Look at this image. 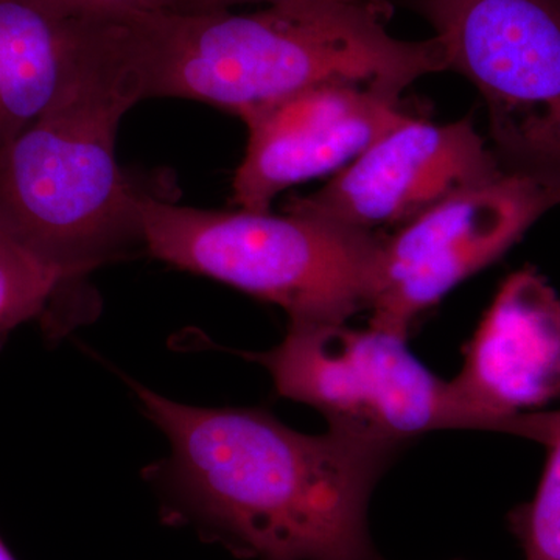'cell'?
<instances>
[{
	"mask_svg": "<svg viewBox=\"0 0 560 560\" xmlns=\"http://www.w3.org/2000/svg\"><path fill=\"white\" fill-rule=\"evenodd\" d=\"M65 18H116L175 11L176 0H40Z\"/></svg>",
	"mask_w": 560,
	"mask_h": 560,
	"instance_id": "cell-14",
	"label": "cell"
},
{
	"mask_svg": "<svg viewBox=\"0 0 560 560\" xmlns=\"http://www.w3.org/2000/svg\"><path fill=\"white\" fill-rule=\"evenodd\" d=\"M400 90L377 83L315 84L246 110L245 158L232 180V202L270 212L283 190L341 168L410 117Z\"/></svg>",
	"mask_w": 560,
	"mask_h": 560,
	"instance_id": "cell-9",
	"label": "cell"
},
{
	"mask_svg": "<svg viewBox=\"0 0 560 560\" xmlns=\"http://www.w3.org/2000/svg\"><path fill=\"white\" fill-rule=\"evenodd\" d=\"M130 385L171 442L176 514L253 559L378 560L368 508L404 445L304 434L265 410L190 407Z\"/></svg>",
	"mask_w": 560,
	"mask_h": 560,
	"instance_id": "cell-1",
	"label": "cell"
},
{
	"mask_svg": "<svg viewBox=\"0 0 560 560\" xmlns=\"http://www.w3.org/2000/svg\"><path fill=\"white\" fill-rule=\"evenodd\" d=\"M452 383L489 431L533 440L526 411L560 399V298L539 272L501 283Z\"/></svg>",
	"mask_w": 560,
	"mask_h": 560,
	"instance_id": "cell-10",
	"label": "cell"
},
{
	"mask_svg": "<svg viewBox=\"0 0 560 560\" xmlns=\"http://www.w3.org/2000/svg\"><path fill=\"white\" fill-rule=\"evenodd\" d=\"M558 205L560 191L503 173L408 221L383 243L370 326L408 338L419 316L499 260Z\"/></svg>",
	"mask_w": 560,
	"mask_h": 560,
	"instance_id": "cell-7",
	"label": "cell"
},
{
	"mask_svg": "<svg viewBox=\"0 0 560 560\" xmlns=\"http://www.w3.org/2000/svg\"><path fill=\"white\" fill-rule=\"evenodd\" d=\"M539 444L547 463L528 503L510 514V528L525 560H560V410L545 412Z\"/></svg>",
	"mask_w": 560,
	"mask_h": 560,
	"instance_id": "cell-13",
	"label": "cell"
},
{
	"mask_svg": "<svg viewBox=\"0 0 560 560\" xmlns=\"http://www.w3.org/2000/svg\"><path fill=\"white\" fill-rule=\"evenodd\" d=\"M480 91L501 168L560 191V0H404Z\"/></svg>",
	"mask_w": 560,
	"mask_h": 560,
	"instance_id": "cell-5",
	"label": "cell"
},
{
	"mask_svg": "<svg viewBox=\"0 0 560 560\" xmlns=\"http://www.w3.org/2000/svg\"><path fill=\"white\" fill-rule=\"evenodd\" d=\"M408 338L346 323L290 324L282 342L246 352L283 399L315 408L329 429L408 445L441 430L489 431L452 382L427 370Z\"/></svg>",
	"mask_w": 560,
	"mask_h": 560,
	"instance_id": "cell-6",
	"label": "cell"
},
{
	"mask_svg": "<svg viewBox=\"0 0 560 560\" xmlns=\"http://www.w3.org/2000/svg\"><path fill=\"white\" fill-rule=\"evenodd\" d=\"M150 91L131 16L88 18L57 98L0 150V226L61 276V298L142 245L139 205L149 190L121 171L116 139L125 114Z\"/></svg>",
	"mask_w": 560,
	"mask_h": 560,
	"instance_id": "cell-2",
	"label": "cell"
},
{
	"mask_svg": "<svg viewBox=\"0 0 560 560\" xmlns=\"http://www.w3.org/2000/svg\"><path fill=\"white\" fill-rule=\"evenodd\" d=\"M88 18H65L40 0H0V150L50 108Z\"/></svg>",
	"mask_w": 560,
	"mask_h": 560,
	"instance_id": "cell-11",
	"label": "cell"
},
{
	"mask_svg": "<svg viewBox=\"0 0 560 560\" xmlns=\"http://www.w3.org/2000/svg\"><path fill=\"white\" fill-rule=\"evenodd\" d=\"M390 0H280L249 14H135L150 98H189L241 117L331 81L405 91L447 69L436 36L394 38Z\"/></svg>",
	"mask_w": 560,
	"mask_h": 560,
	"instance_id": "cell-3",
	"label": "cell"
},
{
	"mask_svg": "<svg viewBox=\"0 0 560 560\" xmlns=\"http://www.w3.org/2000/svg\"><path fill=\"white\" fill-rule=\"evenodd\" d=\"M0 560H16L11 555L9 548H7V545L3 544L2 537H0Z\"/></svg>",
	"mask_w": 560,
	"mask_h": 560,
	"instance_id": "cell-16",
	"label": "cell"
},
{
	"mask_svg": "<svg viewBox=\"0 0 560 560\" xmlns=\"http://www.w3.org/2000/svg\"><path fill=\"white\" fill-rule=\"evenodd\" d=\"M139 209L151 257L279 305L290 324L348 323L374 300L377 232L289 212L186 208L150 191Z\"/></svg>",
	"mask_w": 560,
	"mask_h": 560,
	"instance_id": "cell-4",
	"label": "cell"
},
{
	"mask_svg": "<svg viewBox=\"0 0 560 560\" xmlns=\"http://www.w3.org/2000/svg\"><path fill=\"white\" fill-rule=\"evenodd\" d=\"M503 173L470 121L434 125L410 116L323 189L290 200L285 212L375 232L404 226L452 195Z\"/></svg>",
	"mask_w": 560,
	"mask_h": 560,
	"instance_id": "cell-8",
	"label": "cell"
},
{
	"mask_svg": "<svg viewBox=\"0 0 560 560\" xmlns=\"http://www.w3.org/2000/svg\"><path fill=\"white\" fill-rule=\"evenodd\" d=\"M61 293V276L0 226V348L21 324L46 319Z\"/></svg>",
	"mask_w": 560,
	"mask_h": 560,
	"instance_id": "cell-12",
	"label": "cell"
},
{
	"mask_svg": "<svg viewBox=\"0 0 560 560\" xmlns=\"http://www.w3.org/2000/svg\"><path fill=\"white\" fill-rule=\"evenodd\" d=\"M264 2L276 3L280 0H176L178 13H212V11L230 10L231 7L241 5V3Z\"/></svg>",
	"mask_w": 560,
	"mask_h": 560,
	"instance_id": "cell-15",
	"label": "cell"
}]
</instances>
